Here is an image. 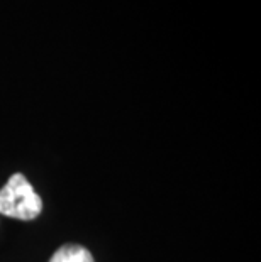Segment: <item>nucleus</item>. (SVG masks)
Masks as SVG:
<instances>
[{"label": "nucleus", "instance_id": "obj_2", "mask_svg": "<svg viewBox=\"0 0 261 262\" xmlns=\"http://www.w3.org/2000/svg\"><path fill=\"white\" fill-rule=\"evenodd\" d=\"M49 262H95V260H93V255L90 254L88 249L82 247V245L66 244L53 254Z\"/></svg>", "mask_w": 261, "mask_h": 262}, {"label": "nucleus", "instance_id": "obj_1", "mask_svg": "<svg viewBox=\"0 0 261 262\" xmlns=\"http://www.w3.org/2000/svg\"><path fill=\"white\" fill-rule=\"evenodd\" d=\"M43 210L39 194L34 191L27 178L15 172L0 189V215L17 220H34Z\"/></svg>", "mask_w": 261, "mask_h": 262}]
</instances>
